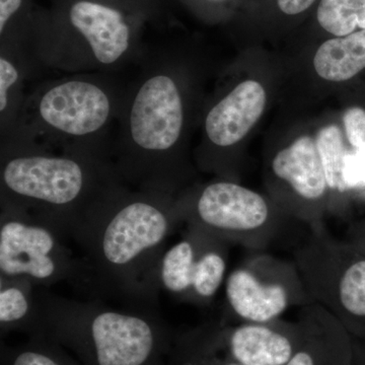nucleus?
Returning <instances> with one entry per match:
<instances>
[{"label": "nucleus", "mask_w": 365, "mask_h": 365, "mask_svg": "<svg viewBox=\"0 0 365 365\" xmlns=\"http://www.w3.org/2000/svg\"><path fill=\"white\" fill-rule=\"evenodd\" d=\"M35 6L34 0H0V43L28 38Z\"/></svg>", "instance_id": "4be33fe9"}, {"label": "nucleus", "mask_w": 365, "mask_h": 365, "mask_svg": "<svg viewBox=\"0 0 365 365\" xmlns=\"http://www.w3.org/2000/svg\"><path fill=\"white\" fill-rule=\"evenodd\" d=\"M0 365H81L62 346L45 337L33 336L23 344L1 345Z\"/></svg>", "instance_id": "6ab92c4d"}, {"label": "nucleus", "mask_w": 365, "mask_h": 365, "mask_svg": "<svg viewBox=\"0 0 365 365\" xmlns=\"http://www.w3.org/2000/svg\"><path fill=\"white\" fill-rule=\"evenodd\" d=\"M346 136L353 148H359L365 143V111L361 108H350L344 117Z\"/></svg>", "instance_id": "393cba45"}, {"label": "nucleus", "mask_w": 365, "mask_h": 365, "mask_svg": "<svg viewBox=\"0 0 365 365\" xmlns=\"http://www.w3.org/2000/svg\"><path fill=\"white\" fill-rule=\"evenodd\" d=\"M128 83L114 73H76L42 83L26 96L16 135L1 146L37 143L50 148H111L110 138Z\"/></svg>", "instance_id": "423d86ee"}, {"label": "nucleus", "mask_w": 365, "mask_h": 365, "mask_svg": "<svg viewBox=\"0 0 365 365\" xmlns=\"http://www.w3.org/2000/svg\"><path fill=\"white\" fill-rule=\"evenodd\" d=\"M40 71L28 46H0V143L18 131L28 96L25 83Z\"/></svg>", "instance_id": "2eb2a0df"}, {"label": "nucleus", "mask_w": 365, "mask_h": 365, "mask_svg": "<svg viewBox=\"0 0 365 365\" xmlns=\"http://www.w3.org/2000/svg\"><path fill=\"white\" fill-rule=\"evenodd\" d=\"M314 66L322 78L344 81L365 68V30L331 39L319 48Z\"/></svg>", "instance_id": "a211bd4d"}, {"label": "nucleus", "mask_w": 365, "mask_h": 365, "mask_svg": "<svg viewBox=\"0 0 365 365\" xmlns=\"http://www.w3.org/2000/svg\"><path fill=\"white\" fill-rule=\"evenodd\" d=\"M39 332L81 365H167L175 333L157 307L78 302L37 287Z\"/></svg>", "instance_id": "20e7f679"}, {"label": "nucleus", "mask_w": 365, "mask_h": 365, "mask_svg": "<svg viewBox=\"0 0 365 365\" xmlns=\"http://www.w3.org/2000/svg\"><path fill=\"white\" fill-rule=\"evenodd\" d=\"M342 176L345 190L365 186V143L347 151Z\"/></svg>", "instance_id": "b1692460"}, {"label": "nucleus", "mask_w": 365, "mask_h": 365, "mask_svg": "<svg viewBox=\"0 0 365 365\" xmlns=\"http://www.w3.org/2000/svg\"><path fill=\"white\" fill-rule=\"evenodd\" d=\"M139 64L118 118L113 162L127 186L176 197L184 178L179 155L186 123L184 93L160 46L148 47Z\"/></svg>", "instance_id": "7ed1b4c3"}, {"label": "nucleus", "mask_w": 365, "mask_h": 365, "mask_svg": "<svg viewBox=\"0 0 365 365\" xmlns=\"http://www.w3.org/2000/svg\"><path fill=\"white\" fill-rule=\"evenodd\" d=\"M316 143L325 170L329 189L345 192L342 173L347 150L339 127L336 125L324 127L317 136Z\"/></svg>", "instance_id": "412c9836"}, {"label": "nucleus", "mask_w": 365, "mask_h": 365, "mask_svg": "<svg viewBox=\"0 0 365 365\" xmlns=\"http://www.w3.org/2000/svg\"><path fill=\"white\" fill-rule=\"evenodd\" d=\"M184 237L165 250L158 269V287L175 300L206 307L225 281L227 242L186 227Z\"/></svg>", "instance_id": "9b49d317"}, {"label": "nucleus", "mask_w": 365, "mask_h": 365, "mask_svg": "<svg viewBox=\"0 0 365 365\" xmlns=\"http://www.w3.org/2000/svg\"><path fill=\"white\" fill-rule=\"evenodd\" d=\"M216 336L230 359L241 365H285L299 343L297 322L282 319L268 323L227 326L215 323Z\"/></svg>", "instance_id": "f8f14e48"}, {"label": "nucleus", "mask_w": 365, "mask_h": 365, "mask_svg": "<svg viewBox=\"0 0 365 365\" xmlns=\"http://www.w3.org/2000/svg\"><path fill=\"white\" fill-rule=\"evenodd\" d=\"M318 21L336 37H345L356 28L365 30V0H322Z\"/></svg>", "instance_id": "aec40b11"}, {"label": "nucleus", "mask_w": 365, "mask_h": 365, "mask_svg": "<svg viewBox=\"0 0 365 365\" xmlns=\"http://www.w3.org/2000/svg\"><path fill=\"white\" fill-rule=\"evenodd\" d=\"M40 309L37 287L24 278L0 277V329L1 334L21 332L37 335Z\"/></svg>", "instance_id": "f3484780"}, {"label": "nucleus", "mask_w": 365, "mask_h": 365, "mask_svg": "<svg viewBox=\"0 0 365 365\" xmlns=\"http://www.w3.org/2000/svg\"><path fill=\"white\" fill-rule=\"evenodd\" d=\"M118 7L143 19L148 25L160 26L165 16V0H91Z\"/></svg>", "instance_id": "5701e85b"}, {"label": "nucleus", "mask_w": 365, "mask_h": 365, "mask_svg": "<svg viewBox=\"0 0 365 365\" xmlns=\"http://www.w3.org/2000/svg\"><path fill=\"white\" fill-rule=\"evenodd\" d=\"M272 170L307 202L321 200L329 189L316 140L309 136L300 137L279 151L273 158Z\"/></svg>", "instance_id": "dca6fc26"}, {"label": "nucleus", "mask_w": 365, "mask_h": 365, "mask_svg": "<svg viewBox=\"0 0 365 365\" xmlns=\"http://www.w3.org/2000/svg\"><path fill=\"white\" fill-rule=\"evenodd\" d=\"M211 1H220V0H211Z\"/></svg>", "instance_id": "cd10ccee"}, {"label": "nucleus", "mask_w": 365, "mask_h": 365, "mask_svg": "<svg viewBox=\"0 0 365 365\" xmlns=\"http://www.w3.org/2000/svg\"><path fill=\"white\" fill-rule=\"evenodd\" d=\"M311 232L294 259L307 294L350 335L365 336V254L325 227Z\"/></svg>", "instance_id": "0eeeda50"}, {"label": "nucleus", "mask_w": 365, "mask_h": 365, "mask_svg": "<svg viewBox=\"0 0 365 365\" xmlns=\"http://www.w3.org/2000/svg\"><path fill=\"white\" fill-rule=\"evenodd\" d=\"M299 343L285 365H350V334L325 307L318 304L299 307Z\"/></svg>", "instance_id": "ddd939ff"}, {"label": "nucleus", "mask_w": 365, "mask_h": 365, "mask_svg": "<svg viewBox=\"0 0 365 365\" xmlns=\"http://www.w3.org/2000/svg\"><path fill=\"white\" fill-rule=\"evenodd\" d=\"M180 222L177 197L122 185L72 237L85 254L76 285L127 306L157 307L158 264Z\"/></svg>", "instance_id": "f257e3e1"}, {"label": "nucleus", "mask_w": 365, "mask_h": 365, "mask_svg": "<svg viewBox=\"0 0 365 365\" xmlns=\"http://www.w3.org/2000/svg\"><path fill=\"white\" fill-rule=\"evenodd\" d=\"M265 105V90L258 81H246L235 86L206 115L209 143L220 148L239 143L260 119Z\"/></svg>", "instance_id": "4468645a"}, {"label": "nucleus", "mask_w": 365, "mask_h": 365, "mask_svg": "<svg viewBox=\"0 0 365 365\" xmlns=\"http://www.w3.org/2000/svg\"><path fill=\"white\" fill-rule=\"evenodd\" d=\"M230 313L247 323L281 319L292 307L314 304L294 261L252 252L225 278Z\"/></svg>", "instance_id": "9d476101"}, {"label": "nucleus", "mask_w": 365, "mask_h": 365, "mask_svg": "<svg viewBox=\"0 0 365 365\" xmlns=\"http://www.w3.org/2000/svg\"><path fill=\"white\" fill-rule=\"evenodd\" d=\"M348 242H351L355 248L365 254V223L353 228L352 235Z\"/></svg>", "instance_id": "bb28decb"}, {"label": "nucleus", "mask_w": 365, "mask_h": 365, "mask_svg": "<svg viewBox=\"0 0 365 365\" xmlns=\"http://www.w3.org/2000/svg\"><path fill=\"white\" fill-rule=\"evenodd\" d=\"M0 277L24 278L37 287L60 281L78 284L81 261L63 239L21 209L0 203Z\"/></svg>", "instance_id": "1a4fd4ad"}, {"label": "nucleus", "mask_w": 365, "mask_h": 365, "mask_svg": "<svg viewBox=\"0 0 365 365\" xmlns=\"http://www.w3.org/2000/svg\"><path fill=\"white\" fill-rule=\"evenodd\" d=\"M138 16L91 0H51L36 4L29 49L40 69L114 73L139 63L148 46Z\"/></svg>", "instance_id": "39448f33"}, {"label": "nucleus", "mask_w": 365, "mask_h": 365, "mask_svg": "<svg viewBox=\"0 0 365 365\" xmlns=\"http://www.w3.org/2000/svg\"><path fill=\"white\" fill-rule=\"evenodd\" d=\"M182 222L230 245L264 251L280 232L267 201L253 190L230 181L205 185L177 197Z\"/></svg>", "instance_id": "6e6552de"}, {"label": "nucleus", "mask_w": 365, "mask_h": 365, "mask_svg": "<svg viewBox=\"0 0 365 365\" xmlns=\"http://www.w3.org/2000/svg\"><path fill=\"white\" fill-rule=\"evenodd\" d=\"M122 185L111 148L0 146V203L26 211L63 240Z\"/></svg>", "instance_id": "f03ea898"}, {"label": "nucleus", "mask_w": 365, "mask_h": 365, "mask_svg": "<svg viewBox=\"0 0 365 365\" xmlns=\"http://www.w3.org/2000/svg\"><path fill=\"white\" fill-rule=\"evenodd\" d=\"M316 0H277L278 6L283 13L294 16L309 9Z\"/></svg>", "instance_id": "a878e982"}]
</instances>
